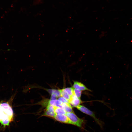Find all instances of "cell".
I'll use <instances>...</instances> for the list:
<instances>
[{
    "label": "cell",
    "instance_id": "cell-1",
    "mask_svg": "<svg viewBox=\"0 0 132 132\" xmlns=\"http://www.w3.org/2000/svg\"><path fill=\"white\" fill-rule=\"evenodd\" d=\"M14 113L11 107L8 102L0 103V123L5 127L13 120Z\"/></svg>",
    "mask_w": 132,
    "mask_h": 132
},
{
    "label": "cell",
    "instance_id": "cell-2",
    "mask_svg": "<svg viewBox=\"0 0 132 132\" xmlns=\"http://www.w3.org/2000/svg\"><path fill=\"white\" fill-rule=\"evenodd\" d=\"M66 115L69 119L71 124L82 127L84 122L83 120L78 117L73 112L66 113Z\"/></svg>",
    "mask_w": 132,
    "mask_h": 132
},
{
    "label": "cell",
    "instance_id": "cell-3",
    "mask_svg": "<svg viewBox=\"0 0 132 132\" xmlns=\"http://www.w3.org/2000/svg\"><path fill=\"white\" fill-rule=\"evenodd\" d=\"M76 108L82 113L90 116L93 118L97 123L101 125V122L96 117L94 113L85 106L80 105Z\"/></svg>",
    "mask_w": 132,
    "mask_h": 132
},
{
    "label": "cell",
    "instance_id": "cell-4",
    "mask_svg": "<svg viewBox=\"0 0 132 132\" xmlns=\"http://www.w3.org/2000/svg\"><path fill=\"white\" fill-rule=\"evenodd\" d=\"M56 115L54 106L52 105H48L46 107V108L43 116L54 118Z\"/></svg>",
    "mask_w": 132,
    "mask_h": 132
},
{
    "label": "cell",
    "instance_id": "cell-5",
    "mask_svg": "<svg viewBox=\"0 0 132 132\" xmlns=\"http://www.w3.org/2000/svg\"><path fill=\"white\" fill-rule=\"evenodd\" d=\"M54 118L61 122L71 124V122L69 119L66 114H56Z\"/></svg>",
    "mask_w": 132,
    "mask_h": 132
},
{
    "label": "cell",
    "instance_id": "cell-6",
    "mask_svg": "<svg viewBox=\"0 0 132 132\" xmlns=\"http://www.w3.org/2000/svg\"><path fill=\"white\" fill-rule=\"evenodd\" d=\"M69 102L72 107L76 108L82 103L80 99L74 95L71 96Z\"/></svg>",
    "mask_w": 132,
    "mask_h": 132
},
{
    "label": "cell",
    "instance_id": "cell-7",
    "mask_svg": "<svg viewBox=\"0 0 132 132\" xmlns=\"http://www.w3.org/2000/svg\"><path fill=\"white\" fill-rule=\"evenodd\" d=\"M73 88L78 89L81 91L84 90L91 91L88 88L83 84L77 81H74Z\"/></svg>",
    "mask_w": 132,
    "mask_h": 132
},
{
    "label": "cell",
    "instance_id": "cell-8",
    "mask_svg": "<svg viewBox=\"0 0 132 132\" xmlns=\"http://www.w3.org/2000/svg\"><path fill=\"white\" fill-rule=\"evenodd\" d=\"M62 108L66 113L73 112L72 107L69 103H63L62 105Z\"/></svg>",
    "mask_w": 132,
    "mask_h": 132
},
{
    "label": "cell",
    "instance_id": "cell-9",
    "mask_svg": "<svg viewBox=\"0 0 132 132\" xmlns=\"http://www.w3.org/2000/svg\"><path fill=\"white\" fill-rule=\"evenodd\" d=\"M62 102L59 100L56 99L50 100L49 101V105H52L54 106H56L62 107Z\"/></svg>",
    "mask_w": 132,
    "mask_h": 132
},
{
    "label": "cell",
    "instance_id": "cell-10",
    "mask_svg": "<svg viewBox=\"0 0 132 132\" xmlns=\"http://www.w3.org/2000/svg\"><path fill=\"white\" fill-rule=\"evenodd\" d=\"M54 107L55 112L56 114H66V113L62 107L56 106H54Z\"/></svg>",
    "mask_w": 132,
    "mask_h": 132
},
{
    "label": "cell",
    "instance_id": "cell-11",
    "mask_svg": "<svg viewBox=\"0 0 132 132\" xmlns=\"http://www.w3.org/2000/svg\"><path fill=\"white\" fill-rule=\"evenodd\" d=\"M48 91L51 94H55L57 97L61 96L60 90L48 89Z\"/></svg>",
    "mask_w": 132,
    "mask_h": 132
},
{
    "label": "cell",
    "instance_id": "cell-12",
    "mask_svg": "<svg viewBox=\"0 0 132 132\" xmlns=\"http://www.w3.org/2000/svg\"><path fill=\"white\" fill-rule=\"evenodd\" d=\"M64 92L66 93L71 96L73 95V88L72 87H67L62 89Z\"/></svg>",
    "mask_w": 132,
    "mask_h": 132
},
{
    "label": "cell",
    "instance_id": "cell-13",
    "mask_svg": "<svg viewBox=\"0 0 132 132\" xmlns=\"http://www.w3.org/2000/svg\"><path fill=\"white\" fill-rule=\"evenodd\" d=\"M73 95H74L80 99L81 95V91L75 88H73Z\"/></svg>",
    "mask_w": 132,
    "mask_h": 132
},
{
    "label": "cell",
    "instance_id": "cell-14",
    "mask_svg": "<svg viewBox=\"0 0 132 132\" xmlns=\"http://www.w3.org/2000/svg\"><path fill=\"white\" fill-rule=\"evenodd\" d=\"M60 90L61 96L63 97L69 101L70 99L71 96L66 93L62 89Z\"/></svg>",
    "mask_w": 132,
    "mask_h": 132
},
{
    "label": "cell",
    "instance_id": "cell-15",
    "mask_svg": "<svg viewBox=\"0 0 132 132\" xmlns=\"http://www.w3.org/2000/svg\"><path fill=\"white\" fill-rule=\"evenodd\" d=\"M58 100L61 101L63 103H69V101L66 99L62 97H60L58 98Z\"/></svg>",
    "mask_w": 132,
    "mask_h": 132
},
{
    "label": "cell",
    "instance_id": "cell-16",
    "mask_svg": "<svg viewBox=\"0 0 132 132\" xmlns=\"http://www.w3.org/2000/svg\"><path fill=\"white\" fill-rule=\"evenodd\" d=\"M51 94L50 100H54L56 99L57 98L55 94Z\"/></svg>",
    "mask_w": 132,
    "mask_h": 132
},
{
    "label": "cell",
    "instance_id": "cell-17",
    "mask_svg": "<svg viewBox=\"0 0 132 132\" xmlns=\"http://www.w3.org/2000/svg\"><path fill=\"white\" fill-rule=\"evenodd\" d=\"M105 34V33L104 31L102 32L99 36V38H101L103 37L104 35Z\"/></svg>",
    "mask_w": 132,
    "mask_h": 132
}]
</instances>
